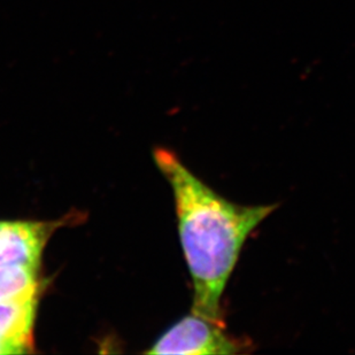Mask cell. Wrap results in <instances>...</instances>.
<instances>
[{"label":"cell","instance_id":"obj_5","mask_svg":"<svg viewBox=\"0 0 355 355\" xmlns=\"http://www.w3.org/2000/svg\"><path fill=\"white\" fill-rule=\"evenodd\" d=\"M38 269L10 267L0 269V302L37 299Z\"/></svg>","mask_w":355,"mask_h":355},{"label":"cell","instance_id":"obj_4","mask_svg":"<svg viewBox=\"0 0 355 355\" xmlns=\"http://www.w3.org/2000/svg\"><path fill=\"white\" fill-rule=\"evenodd\" d=\"M37 299L0 302V339L19 354L34 352V327Z\"/></svg>","mask_w":355,"mask_h":355},{"label":"cell","instance_id":"obj_6","mask_svg":"<svg viewBox=\"0 0 355 355\" xmlns=\"http://www.w3.org/2000/svg\"><path fill=\"white\" fill-rule=\"evenodd\" d=\"M0 354H19L17 349L0 339Z\"/></svg>","mask_w":355,"mask_h":355},{"label":"cell","instance_id":"obj_3","mask_svg":"<svg viewBox=\"0 0 355 355\" xmlns=\"http://www.w3.org/2000/svg\"><path fill=\"white\" fill-rule=\"evenodd\" d=\"M64 221H0V269L40 268L51 236Z\"/></svg>","mask_w":355,"mask_h":355},{"label":"cell","instance_id":"obj_1","mask_svg":"<svg viewBox=\"0 0 355 355\" xmlns=\"http://www.w3.org/2000/svg\"><path fill=\"white\" fill-rule=\"evenodd\" d=\"M155 160L174 193L178 232L193 283L192 313L225 325L222 295L245 241L277 205L244 206L227 200L167 148H157Z\"/></svg>","mask_w":355,"mask_h":355},{"label":"cell","instance_id":"obj_2","mask_svg":"<svg viewBox=\"0 0 355 355\" xmlns=\"http://www.w3.org/2000/svg\"><path fill=\"white\" fill-rule=\"evenodd\" d=\"M246 342L229 336L225 325L218 324L202 316L182 318L173 325L148 354L211 355L237 354L248 349Z\"/></svg>","mask_w":355,"mask_h":355}]
</instances>
